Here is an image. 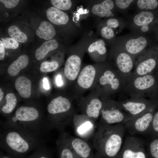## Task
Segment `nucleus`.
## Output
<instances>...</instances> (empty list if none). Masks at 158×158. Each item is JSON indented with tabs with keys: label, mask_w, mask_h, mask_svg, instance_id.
Returning <instances> with one entry per match:
<instances>
[{
	"label": "nucleus",
	"mask_w": 158,
	"mask_h": 158,
	"mask_svg": "<svg viewBox=\"0 0 158 158\" xmlns=\"http://www.w3.org/2000/svg\"><path fill=\"white\" fill-rule=\"evenodd\" d=\"M2 125L0 145L20 153L27 152L33 147L43 145L44 131L23 127Z\"/></svg>",
	"instance_id": "obj_2"
},
{
	"label": "nucleus",
	"mask_w": 158,
	"mask_h": 158,
	"mask_svg": "<svg viewBox=\"0 0 158 158\" xmlns=\"http://www.w3.org/2000/svg\"><path fill=\"white\" fill-rule=\"evenodd\" d=\"M158 61V44L152 46L135 60L132 73L142 76L151 74L157 67Z\"/></svg>",
	"instance_id": "obj_10"
},
{
	"label": "nucleus",
	"mask_w": 158,
	"mask_h": 158,
	"mask_svg": "<svg viewBox=\"0 0 158 158\" xmlns=\"http://www.w3.org/2000/svg\"><path fill=\"white\" fill-rule=\"evenodd\" d=\"M15 87L19 95L22 97L28 98L31 95V82L28 78L20 76L15 82Z\"/></svg>",
	"instance_id": "obj_24"
},
{
	"label": "nucleus",
	"mask_w": 158,
	"mask_h": 158,
	"mask_svg": "<svg viewBox=\"0 0 158 158\" xmlns=\"http://www.w3.org/2000/svg\"><path fill=\"white\" fill-rule=\"evenodd\" d=\"M6 103L2 107L1 111L4 114H8L12 112L17 103V99L13 93L7 94L6 96Z\"/></svg>",
	"instance_id": "obj_29"
},
{
	"label": "nucleus",
	"mask_w": 158,
	"mask_h": 158,
	"mask_svg": "<svg viewBox=\"0 0 158 158\" xmlns=\"http://www.w3.org/2000/svg\"><path fill=\"white\" fill-rule=\"evenodd\" d=\"M156 82V78L152 74L139 76L132 73L126 80L125 93L123 97H151V92L155 86Z\"/></svg>",
	"instance_id": "obj_7"
},
{
	"label": "nucleus",
	"mask_w": 158,
	"mask_h": 158,
	"mask_svg": "<svg viewBox=\"0 0 158 158\" xmlns=\"http://www.w3.org/2000/svg\"><path fill=\"white\" fill-rule=\"evenodd\" d=\"M121 109L128 114L132 118L156 106L158 101L143 97H121L116 102Z\"/></svg>",
	"instance_id": "obj_11"
},
{
	"label": "nucleus",
	"mask_w": 158,
	"mask_h": 158,
	"mask_svg": "<svg viewBox=\"0 0 158 158\" xmlns=\"http://www.w3.org/2000/svg\"><path fill=\"white\" fill-rule=\"evenodd\" d=\"M105 46L104 41L102 39H99L90 45L88 48V51L90 53L96 51L100 55H104L107 51Z\"/></svg>",
	"instance_id": "obj_33"
},
{
	"label": "nucleus",
	"mask_w": 158,
	"mask_h": 158,
	"mask_svg": "<svg viewBox=\"0 0 158 158\" xmlns=\"http://www.w3.org/2000/svg\"><path fill=\"white\" fill-rule=\"evenodd\" d=\"M8 32L11 38L17 42L24 43L27 40L26 35L16 25L10 27L8 29Z\"/></svg>",
	"instance_id": "obj_30"
},
{
	"label": "nucleus",
	"mask_w": 158,
	"mask_h": 158,
	"mask_svg": "<svg viewBox=\"0 0 158 158\" xmlns=\"http://www.w3.org/2000/svg\"><path fill=\"white\" fill-rule=\"evenodd\" d=\"M96 71L94 67L91 65H88L82 70L78 79V85L84 89L90 88L93 84Z\"/></svg>",
	"instance_id": "obj_21"
},
{
	"label": "nucleus",
	"mask_w": 158,
	"mask_h": 158,
	"mask_svg": "<svg viewBox=\"0 0 158 158\" xmlns=\"http://www.w3.org/2000/svg\"><path fill=\"white\" fill-rule=\"evenodd\" d=\"M100 115V120L96 125L123 123L132 119L128 114L121 109L116 102L105 98Z\"/></svg>",
	"instance_id": "obj_9"
},
{
	"label": "nucleus",
	"mask_w": 158,
	"mask_h": 158,
	"mask_svg": "<svg viewBox=\"0 0 158 158\" xmlns=\"http://www.w3.org/2000/svg\"><path fill=\"white\" fill-rule=\"evenodd\" d=\"M50 1L54 7L61 10H68L72 6V2L70 0H51Z\"/></svg>",
	"instance_id": "obj_36"
},
{
	"label": "nucleus",
	"mask_w": 158,
	"mask_h": 158,
	"mask_svg": "<svg viewBox=\"0 0 158 158\" xmlns=\"http://www.w3.org/2000/svg\"><path fill=\"white\" fill-rule=\"evenodd\" d=\"M56 143L59 152L60 158H78L72 150L68 138V133L60 132Z\"/></svg>",
	"instance_id": "obj_20"
},
{
	"label": "nucleus",
	"mask_w": 158,
	"mask_h": 158,
	"mask_svg": "<svg viewBox=\"0 0 158 158\" xmlns=\"http://www.w3.org/2000/svg\"><path fill=\"white\" fill-rule=\"evenodd\" d=\"M20 0H0V1L3 3L5 6L8 8H12L16 6Z\"/></svg>",
	"instance_id": "obj_38"
},
{
	"label": "nucleus",
	"mask_w": 158,
	"mask_h": 158,
	"mask_svg": "<svg viewBox=\"0 0 158 158\" xmlns=\"http://www.w3.org/2000/svg\"><path fill=\"white\" fill-rule=\"evenodd\" d=\"M157 67H158V63H157Z\"/></svg>",
	"instance_id": "obj_47"
},
{
	"label": "nucleus",
	"mask_w": 158,
	"mask_h": 158,
	"mask_svg": "<svg viewBox=\"0 0 158 158\" xmlns=\"http://www.w3.org/2000/svg\"><path fill=\"white\" fill-rule=\"evenodd\" d=\"M72 109L71 103L66 98L60 96L52 100L47 107L48 112L52 115L47 121L49 128H56L60 132L64 131L75 115Z\"/></svg>",
	"instance_id": "obj_3"
},
{
	"label": "nucleus",
	"mask_w": 158,
	"mask_h": 158,
	"mask_svg": "<svg viewBox=\"0 0 158 158\" xmlns=\"http://www.w3.org/2000/svg\"><path fill=\"white\" fill-rule=\"evenodd\" d=\"M76 134L80 138L86 140L92 137L96 124L86 115H75L73 120Z\"/></svg>",
	"instance_id": "obj_15"
},
{
	"label": "nucleus",
	"mask_w": 158,
	"mask_h": 158,
	"mask_svg": "<svg viewBox=\"0 0 158 158\" xmlns=\"http://www.w3.org/2000/svg\"><path fill=\"white\" fill-rule=\"evenodd\" d=\"M43 86L44 89L46 90H48L50 88L49 83L47 79L45 77H44L43 79Z\"/></svg>",
	"instance_id": "obj_41"
},
{
	"label": "nucleus",
	"mask_w": 158,
	"mask_h": 158,
	"mask_svg": "<svg viewBox=\"0 0 158 158\" xmlns=\"http://www.w3.org/2000/svg\"><path fill=\"white\" fill-rule=\"evenodd\" d=\"M4 97V93L1 88H0V102H1Z\"/></svg>",
	"instance_id": "obj_43"
},
{
	"label": "nucleus",
	"mask_w": 158,
	"mask_h": 158,
	"mask_svg": "<svg viewBox=\"0 0 158 158\" xmlns=\"http://www.w3.org/2000/svg\"><path fill=\"white\" fill-rule=\"evenodd\" d=\"M58 46V43L54 39L44 42L35 51V56L36 59L38 60H42L49 52L56 49Z\"/></svg>",
	"instance_id": "obj_25"
},
{
	"label": "nucleus",
	"mask_w": 158,
	"mask_h": 158,
	"mask_svg": "<svg viewBox=\"0 0 158 158\" xmlns=\"http://www.w3.org/2000/svg\"><path fill=\"white\" fill-rule=\"evenodd\" d=\"M133 6L136 12L158 11V0H135Z\"/></svg>",
	"instance_id": "obj_28"
},
{
	"label": "nucleus",
	"mask_w": 158,
	"mask_h": 158,
	"mask_svg": "<svg viewBox=\"0 0 158 158\" xmlns=\"http://www.w3.org/2000/svg\"><path fill=\"white\" fill-rule=\"evenodd\" d=\"M2 124L36 130L49 129L47 122L40 119L38 110L32 107H20L16 110L14 116Z\"/></svg>",
	"instance_id": "obj_5"
},
{
	"label": "nucleus",
	"mask_w": 158,
	"mask_h": 158,
	"mask_svg": "<svg viewBox=\"0 0 158 158\" xmlns=\"http://www.w3.org/2000/svg\"><path fill=\"white\" fill-rule=\"evenodd\" d=\"M157 105L123 123L130 135H148Z\"/></svg>",
	"instance_id": "obj_12"
},
{
	"label": "nucleus",
	"mask_w": 158,
	"mask_h": 158,
	"mask_svg": "<svg viewBox=\"0 0 158 158\" xmlns=\"http://www.w3.org/2000/svg\"><path fill=\"white\" fill-rule=\"evenodd\" d=\"M61 75L59 74L56 77V81L57 85L58 86H61L63 84V82L62 80Z\"/></svg>",
	"instance_id": "obj_40"
},
{
	"label": "nucleus",
	"mask_w": 158,
	"mask_h": 158,
	"mask_svg": "<svg viewBox=\"0 0 158 158\" xmlns=\"http://www.w3.org/2000/svg\"><path fill=\"white\" fill-rule=\"evenodd\" d=\"M99 82L106 94L118 93L121 97L125 94L126 81L117 69L107 68L102 71Z\"/></svg>",
	"instance_id": "obj_8"
},
{
	"label": "nucleus",
	"mask_w": 158,
	"mask_h": 158,
	"mask_svg": "<svg viewBox=\"0 0 158 158\" xmlns=\"http://www.w3.org/2000/svg\"><path fill=\"white\" fill-rule=\"evenodd\" d=\"M124 28L125 24L123 18H109L107 20L105 25L101 29V34L106 39H112L116 34L121 32Z\"/></svg>",
	"instance_id": "obj_17"
},
{
	"label": "nucleus",
	"mask_w": 158,
	"mask_h": 158,
	"mask_svg": "<svg viewBox=\"0 0 158 158\" xmlns=\"http://www.w3.org/2000/svg\"><path fill=\"white\" fill-rule=\"evenodd\" d=\"M148 135L151 138L158 137V104L155 110Z\"/></svg>",
	"instance_id": "obj_34"
},
{
	"label": "nucleus",
	"mask_w": 158,
	"mask_h": 158,
	"mask_svg": "<svg viewBox=\"0 0 158 158\" xmlns=\"http://www.w3.org/2000/svg\"><path fill=\"white\" fill-rule=\"evenodd\" d=\"M116 41V43L135 60L149 48L157 43L152 35L132 32L120 37Z\"/></svg>",
	"instance_id": "obj_6"
},
{
	"label": "nucleus",
	"mask_w": 158,
	"mask_h": 158,
	"mask_svg": "<svg viewBox=\"0 0 158 158\" xmlns=\"http://www.w3.org/2000/svg\"><path fill=\"white\" fill-rule=\"evenodd\" d=\"M56 31L53 25L49 22L42 21L36 31L37 35L40 38L49 40L56 35Z\"/></svg>",
	"instance_id": "obj_26"
},
{
	"label": "nucleus",
	"mask_w": 158,
	"mask_h": 158,
	"mask_svg": "<svg viewBox=\"0 0 158 158\" xmlns=\"http://www.w3.org/2000/svg\"><path fill=\"white\" fill-rule=\"evenodd\" d=\"M5 47L1 41H0V60L4 59L5 56Z\"/></svg>",
	"instance_id": "obj_39"
},
{
	"label": "nucleus",
	"mask_w": 158,
	"mask_h": 158,
	"mask_svg": "<svg viewBox=\"0 0 158 158\" xmlns=\"http://www.w3.org/2000/svg\"><path fill=\"white\" fill-rule=\"evenodd\" d=\"M95 154L96 158H102L101 157H100V156H99L96 153Z\"/></svg>",
	"instance_id": "obj_44"
},
{
	"label": "nucleus",
	"mask_w": 158,
	"mask_h": 158,
	"mask_svg": "<svg viewBox=\"0 0 158 158\" xmlns=\"http://www.w3.org/2000/svg\"><path fill=\"white\" fill-rule=\"evenodd\" d=\"M116 7L114 1L105 0L94 5L92 8L93 14L101 17L109 18L114 16L113 10Z\"/></svg>",
	"instance_id": "obj_22"
},
{
	"label": "nucleus",
	"mask_w": 158,
	"mask_h": 158,
	"mask_svg": "<svg viewBox=\"0 0 158 158\" xmlns=\"http://www.w3.org/2000/svg\"><path fill=\"white\" fill-rule=\"evenodd\" d=\"M124 20L130 32L153 35L158 29V11L135 12Z\"/></svg>",
	"instance_id": "obj_4"
},
{
	"label": "nucleus",
	"mask_w": 158,
	"mask_h": 158,
	"mask_svg": "<svg viewBox=\"0 0 158 158\" xmlns=\"http://www.w3.org/2000/svg\"><path fill=\"white\" fill-rule=\"evenodd\" d=\"M147 149L148 158H158V137L151 138Z\"/></svg>",
	"instance_id": "obj_31"
},
{
	"label": "nucleus",
	"mask_w": 158,
	"mask_h": 158,
	"mask_svg": "<svg viewBox=\"0 0 158 158\" xmlns=\"http://www.w3.org/2000/svg\"><path fill=\"white\" fill-rule=\"evenodd\" d=\"M153 36L154 37L157 42L158 43V29L154 33Z\"/></svg>",
	"instance_id": "obj_42"
},
{
	"label": "nucleus",
	"mask_w": 158,
	"mask_h": 158,
	"mask_svg": "<svg viewBox=\"0 0 158 158\" xmlns=\"http://www.w3.org/2000/svg\"><path fill=\"white\" fill-rule=\"evenodd\" d=\"M28 61L29 58L27 55H21L9 66L8 69V73L12 76H16L21 69L28 66Z\"/></svg>",
	"instance_id": "obj_27"
},
{
	"label": "nucleus",
	"mask_w": 158,
	"mask_h": 158,
	"mask_svg": "<svg viewBox=\"0 0 158 158\" xmlns=\"http://www.w3.org/2000/svg\"><path fill=\"white\" fill-rule=\"evenodd\" d=\"M39 158H47L45 157H44V156H42V157H39Z\"/></svg>",
	"instance_id": "obj_45"
},
{
	"label": "nucleus",
	"mask_w": 158,
	"mask_h": 158,
	"mask_svg": "<svg viewBox=\"0 0 158 158\" xmlns=\"http://www.w3.org/2000/svg\"><path fill=\"white\" fill-rule=\"evenodd\" d=\"M1 40V41L6 48L15 49L17 48L19 46L18 42L11 38H2Z\"/></svg>",
	"instance_id": "obj_37"
},
{
	"label": "nucleus",
	"mask_w": 158,
	"mask_h": 158,
	"mask_svg": "<svg viewBox=\"0 0 158 158\" xmlns=\"http://www.w3.org/2000/svg\"><path fill=\"white\" fill-rule=\"evenodd\" d=\"M46 14L48 19L54 24H66L69 20V17L66 13L54 6L48 8Z\"/></svg>",
	"instance_id": "obj_23"
},
{
	"label": "nucleus",
	"mask_w": 158,
	"mask_h": 158,
	"mask_svg": "<svg viewBox=\"0 0 158 158\" xmlns=\"http://www.w3.org/2000/svg\"><path fill=\"white\" fill-rule=\"evenodd\" d=\"M144 142L134 137H127L116 158H147Z\"/></svg>",
	"instance_id": "obj_13"
},
{
	"label": "nucleus",
	"mask_w": 158,
	"mask_h": 158,
	"mask_svg": "<svg viewBox=\"0 0 158 158\" xmlns=\"http://www.w3.org/2000/svg\"><path fill=\"white\" fill-rule=\"evenodd\" d=\"M115 67L126 81L132 73L135 60L118 45L115 43Z\"/></svg>",
	"instance_id": "obj_14"
},
{
	"label": "nucleus",
	"mask_w": 158,
	"mask_h": 158,
	"mask_svg": "<svg viewBox=\"0 0 158 158\" xmlns=\"http://www.w3.org/2000/svg\"><path fill=\"white\" fill-rule=\"evenodd\" d=\"M96 128L92 137L96 154L102 158H116L126 130L123 124L96 125Z\"/></svg>",
	"instance_id": "obj_1"
},
{
	"label": "nucleus",
	"mask_w": 158,
	"mask_h": 158,
	"mask_svg": "<svg viewBox=\"0 0 158 158\" xmlns=\"http://www.w3.org/2000/svg\"><path fill=\"white\" fill-rule=\"evenodd\" d=\"M81 64V60L78 56L73 55L67 59L64 68L65 76L68 80L73 81L77 77Z\"/></svg>",
	"instance_id": "obj_18"
},
{
	"label": "nucleus",
	"mask_w": 158,
	"mask_h": 158,
	"mask_svg": "<svg viewBox=\"0 0 158 158\" xmlns=\"http://www.w3.org/2000/svg\"><path fill=\"white\" fill-rule=\"evenodd\" d=\"M135 0H116L114 2L116 8L121 14H125L133 6Z\"/></svg>",
	"instance_id": "obj_32"
},
{
	"label": "nucleus",
	"mask_w": 158,
	"mask_h": 158,
	"mask_svg": "<svg viewBox=\"0 0 158 158\" xmlns=\"http://www.w3.org/2000/svg\"><path fill=\"white\" fill-rule=\"evenodd\" d=\"M2 158H10L7 157H4Z\"/></svg>",
	"instance_id": "obj_46"
},
{
	"label": "nucleus",
	"mask_w": 158,
	"mask_h": 158,
	"mask_svg": "<svg viewBox=\"0 0 158 158\" xmlns=\"http://www.w3.org/2000/svg\"><path fill=\"white\" fill-rule=\"evenodd\" d=\"M70 145L78 158H96L90 145L86 140L67 135Z\"/></svg>",
	"instance_id": "obj_16"
},
{
	"label": "nucleus",
	"mask_w": 158,
	"mask_h": 158,
	"mask_svg": "<svg viewBox=\"0 0 158 158\" xmlns=\"http://www.w3.org/2000/svg\"><path fill=\"white\" fill-rule=\"evenodd\" d=\"M58 66L59 63L56 61H44L41 63L40 70L42 73L49 72L56 70Z\"/></svg>",
	"instance_id": "obj_35"
},
{
	"label": "nucleus",
	"mask_w": 158,
	"mask_h": 158,
	"mask_svg": "<svg viewBox=\"0 0 158 158\" xmlns=\"http://www.w3.org/2000/svg\"><path fill=\"white\" fill-rule=\"evenodd\" d=\"M97 98H93L87 102L84 107V114L96 123L97 120L100 114L104 100Z\"/></svg>",
	"instance_id": "obj_19"
}]
</instances>
